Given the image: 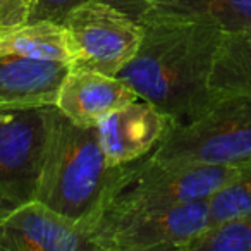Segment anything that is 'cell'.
Listing matches in <instances>:
<instances>
[{
	"mask_svg": "<svg viewBox=\"0 0 251 251\" xmlns=\"http://www.w3.org/2000/svg\"><path fill=\"white\" fill-rule=\"evenodd\" d=\"M136 55L117 74L141 100L186 124L213 103L210 74L224 33L196 19L150 12Z\"/></svg>",
	"mask_w": 251,
	"mask_h": 251,
	"instance_id": "cell-1",
	"label": "cell"
},
{
	"mask_svg": "<svg viewBox=\"0 0 251 251\" xmlns=\"http://www.w3.org/2000/svg\"><path fill=\"white\" fill-rule=\"evenodd\" d=\"M236 172L219 165H167L151 155L119 165L112 169L88 227L103 251V241L117 227L148 213L208 200Z\"/></svg>",
	"mask_w": 251,
	"mask_h": 251,
	"instance_id": "cell-2",
	"label": "cell"
},
{
	"mask_svg": "<svg viewBox=\"0 0 251 251\" xmlns=\"http://www.w3.org/2000/svg\"><path fill=\"white\" fill-rule=\"evenodd\" d=\"M112 169L101 150L97 127L77 124L50 105L36 200L67 219L88 226Z\"/></svg>",
	"mask_w": 251,
	"mask_h": 251,
	"instance_id": "cell-3",
	"label": "cell"
},
{
	"mask_svg": "<svg viewBox=\"0 0 251 251\" xmlns=\"http://www.w3.org/2000/svg\"><path fill=\"white\" fill-rule=\"evenodd\" d=\"M150 155L167 165H251V101L215 98L191 122L174 124Z\"/></svg>",
	"mask_w": 251,
	"mask_h": 251,
	"instance_id": "cell-4",
	"label": "cell"
},
{
	"mask_svg": "<svg viewBox=\"0 0 251 251\" xmlns=\"http://www.w3.org/2000/svg\"><path fill=\"white\" fill-rule=\"evenodd\" d=\"M79 50L81 64L117 76L136 55L143 40V25L101 0H88L64 18Z\"/></svg>",
	"mask_w": 251,
	"mask_h": 251,
	"instance_id": "cell-5",
	"label": "cell"
},
{
	"mask_svg": "<svg viewBox=\"0 0 251 251\" xmlns=\"http://www.w3.org/2000/svg\"><path fill=\"white\" fill-rule=\"evenodd\" d=\"M49 107L0 110V191L16 206L36 200L49 134Z\"/></svg>",
	"mask_w": 251,
	"mask_h": 251,
	"instance_id": "cell-6",
	"label": "cell"
},
{
	"mask_svg": "<svg viewBox=\"0 0 251 251\" xmlns=\"http://www.w3.org/2000/svg\"><path fill=\"white\" fill-rule=\"evenodd\" d=\"M2 251H100L90 227L40 200L14 206L0 220Z\"/></svg>",
	"mask_w": 251,
	"mask_h": 251,
	"instance_id": "cell-7",
	"label": "cell"
},
{
	"mask_svg": "<svg viewBox=\"0 0 251 251\" xmlns=\"http://www.w3.org/2000/svg\"><path fill=\"white\" fill-rule=\"evenodd\" d=\"M208 226V200L184 203L117 227L103 241V251H188Z\"/></svg>",
	"mask_w": 251,
	"mask_h": 251,
	"instance_id": "cell-8",
	"label": "cell"
},
{
	"mask_svg": "<svg viewBox=\"0 0 251 251\" xmlns=\"http://www.w3.org/2000/svg\"><path fill=\"white\" fill-rule=\"evenodd\" d=\"M176 121L147 100L126 103L98 122V140L110 167L129 164L153 153Z\"/></svg>",
	"mask_w": 251,
	"mask_h": 251,
	"instance_id": "cell-9",
	"label": "cell"
},
{
	"mask_svg": "<svg viewBox=\"0 0 251 251\" xmlns=\"http://www.w3.org/2000/svg\"><path fill=\"white\" fill-rule=\"evenodd\" d=\"M138 98L136 91L119 76L86 66H71L55 107L77 124L97 126L108 114Z\"/></svg>",
	"mask_w": 251,
	"mask_h": 251,
	"instance_id": "cell-10",
	"label": "cell"
},
{
	"mask_svg": "<svg viewBox=\"0 0 251 251\" xmlns=\"http://www.w3.org/2000/svg\"><path fill=\"white\" fill-rule=\"evenodd\" d=\"M71 64L0 53V110L55 105Z\"/></svg>",
	"mask_w": 251,
	"mask_h": 251,
	"instance_id": "cell-11",
	"label": "cell"
},
{
	"mask_svg": "<svg viewBox=\"0 0 251 251\" xmlns=\"http://www.w3.org/2000/svg\"><path fill=\"white\" fill-rule=\"evenodd\" d=\"M0 53L29 59L59 60L79 66L81 55L71 31L64 23L40 19L0 36Z\"/></svg>",
	"mask_w": 251,
	"mask_h": 251,
	"instance_id": "cell-12",
	"label": "cell"
},
{
	"mask_svg": "<svg viewBox=\"0 0 251 251\" xmlns=\"http://www.w3.org/2000/svg\"><path fill=\"white\" fill-rule=\"evenodd\" d=\"M213 100L237 97L251 101V31L222 35L210 74Z\"/></svg>",
	"mask_w": 251,
	"mask_h": 251,
	"instance_id": "cell-13",
	"label": "cell"
},
{
	"mask_svg": "<svg viewBox=\"0 0 251 251\" xmlns=\"http://www.w3.org/2000/svg\"><path fill=\"white\" fill-rule=\"evenodd\" d=\"M150 12L210 23L224 35L251 31V0H157Z\"/></svg>",
	"mask_w": 251,
	"mask_h": 251,
	"instance_id": "cell-14",
	"label": "cell"
},
{
	"mask_svg": "<svg viewBox=\"0 0 251 251\" xmlns=\"http://www.w3.org/2000/svg\"><path fill=\"white\" fill-rule=\"evenodd\" d=\"M208 208V227L251 213V165L237 169L236 174L210 196Z\"/></svg>",
	"mask_w": 251,
	"mask_h": 251,
	"instance_id": "cell-15",
	"label": "cell"
},
{
	"mask_svg": "<svg viewBox=\"0 0 251 251\" xmlns=\"http://www.w3.org/2000/svg\"><path fill=\"white\" fill-rule=\"evenodd\" d=\"M188 251H251V213L208 227Z\"/></svg>",
	"mask_w": 251,
	"mask_h": 251,
	"instance_id": "cell-16",
	"label": "cell"
},
{
	"mask_svg": "<svg viewBox=\"0 0 251 251\" xmlns=\"http://www.w3.org/2000/svg\"><path fill=\"white\" fill-rule=\"evenodd\" d=\"M36 0H0V36L31 23Z\"/></svg>",
	"mask_w": 251,
	"mask_h": 251,
	"instance_id": "cell-17",
	"label": "cell"
},
{
	"mask_svg": "<svg viewBox=\"0 0 251 251\" xmlns=\"http://www.w3.org/2000/svg\"><path fill=\"white\" fill-rule=\"evenodd\" d=\"M88 0H36V7L31 21L50 19V21L62 23L71 9L84 4Z\"/></svg>",
	"mask_w": 251,
	"mask_h": 251,
	"instance_id": "cell-18",
	"label": "cell"
},
{
	"mask_svg": "<svg viewBox=\"0 0 251 251\" xmlns=\"http://www.w3.org/2000/svg\"><path fill=\"white\" fill-rule=\"evenodd\" d=\"M101 2L119 9L121 12L127 14L131 19H134L138 23L143 21L145 16L157 4V0H101Z\"/></svg>",
	"mask_w": 251,
	"mask_h": 251,
	"instance_id": "cell-19",
	"label": "cell"
},
{
	"mask_svg": "<svg viewBox=\"0 0 251 251\" xmlns=\"http://www.w3.org/2000/svg\"><path fill=\"white\" fill-rule=\"evenodd\" d=\"M14 201H12L11 198H9L5 193L0 191V220L4 219L5 215H7L9 212H11L12 208H14Z\"/></svg>",
	"mask_w": 251,
	"mask_h": 251,
	"instance_id": "cell-20",
	"label": "cell"
}]
</instances>
